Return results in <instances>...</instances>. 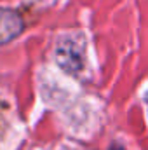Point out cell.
<instances>
[{"label": "cell", "mask_w": 148, "mask_h": 150, "mask_svg": "<svg viewBox=\"0 0 148 150\" xmlns=\"http://www.w3.org/2000/svg\"><path fill=\"white\" fill-rule=\"evenodd\" d=\"M58 61H59V65L63 68H66L70 72L80 70V67H82V63H80V52L72 44H65L58 51Z\"/></svg>", "instance_id": "7a4b0ae2"}, {"label": "cell", "mask_w": 148, "mask_h": 150, "mask_svg": "<svg viewBox=\"0 0 148 150\" xmlns=\"http://www.w3.org/2000/svg\"><path fill=\"white\" fill-rule=\"evenodd\" d=\"M111 150H124V149H122V147H113Z\"/></svg>", "instance_id": "3957f363"}, {"label": "cell", "mask_w": 148, "mask_h": 150, "mask_svg": "<svg viewBox=\"0 0 148 150\" xmlns=\"http://www.w3.org/2000/svg\"><path fill=\"white\" fill-rule=\"evenodd\" d=\"M23 32V19L18 12L0 9V44H5Z\"/></svg>", "instance_id": "6da1fadb"}]
</instances>
